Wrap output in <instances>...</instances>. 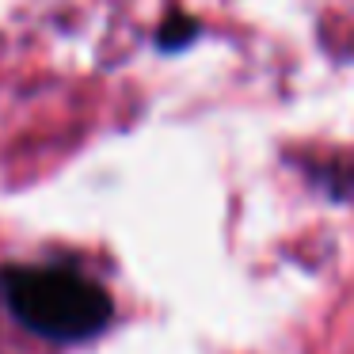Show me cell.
<instances>
[{
    "label": "cell",
    "instance_id": "cell-1",
    "mask_svg": "<svg viewBox=\"0 0 354 354\" xmlns=\"http://www.w3.org/2000/svg\"><path fill=\"white\" fill-rule=\"evenodd\" d=\"M0 290L24 328L57 343L92 339L111 320L107 293L65 267H12L0 274Z\"/></svg>",
    "mask_w": 354,
    "mask_h": 354
},
{
    "label": "cell",
    "instance_id": "cell-2",
    "mask_svg": "<svg viewBox=\"0 0 354 354\" xmlns=\"http://www.w3.org/2000/svg\"><path fill=\"white\" fill-rule=\"evenodd\" d=\"M198 35V24H194L191 16H171L168 24L160 27V35H156V42H160L164 50H179V46H187V42Z\"/></svg>",
    "mask_w": 354,
    "mask_h": 354
}]
</instances>
